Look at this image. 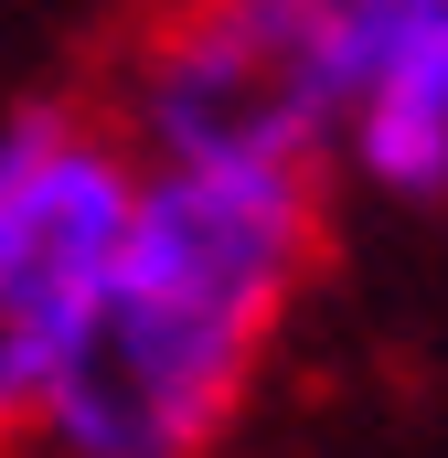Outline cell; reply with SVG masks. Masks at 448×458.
Wrapping results in <instances>:
<instances>
[{
    "label": "cell",
    "instance_id": "6da1fadb",
    "mask_svg": "<svg viewBox=\"0 0 448 458\" xmlns=\"http://www.w3.org/2000/svg\"><path fill=\"white\" fill-rule=\"evenodd\" d=\"M332 225L310 160H139L117 277L11 458H224Z\"/></svg>",
    "mask_w": 448,
    "mask_h": 458
},
{
    "label": "cell",
    "instance_id": "7a4b0ae2",
    "mask_svg": "<svg viewBox=\"0 0 448 458\" xmlns=\"http://www.w3.org/2000/svg\"><path fill=\"white\" fill-rule=\"evenodd\" d=\"M139 149L97 97L11 86L0 97V458L86 342L128 245Z\"/></svg>",
    "mask_w": 448,
    "mask_h": 458
},
{
    "label": "cell",
    "instance_id": "3957f363",
    "mask_svg": "<svg viewBox=\"0 0 448 458\" xmlns=\"http://www.w3.org/2000/svg\"><path fill=\"white\" fill-rule=\"evenodd\" d=\"M97 107L150 171L160 160H310L321 171V139H332L321 64L256 0H160L117 43Z\"/></svg>",
    "mask_w": 448,
    "mask_h": 458
},
{
    "label": "cell",
    "instance_id": "277c9868",
    "mask_svg": "<svg viewBox=\"0 0 448 458\" xmlns=\"http://www.w3.org/2000/svg\"><path fill=\"white\" fill-rule=\"evenodd\" d=\"M321 171L374 203H448V0H384L352 32Z\"/></svg>",
    "mask_w": 448,
    "mask_h": 458
},
{
    "label": "cell",
    "instance_id": "5b68a950",
    "mask_svg": "<svg viewBox=\"0 0 448 458\" xmlns=\"http://www.w3.org/2000/svg\"><path fill=\"white\" fill-rule=\"evenodd\" d=\"M256 11H267V21L321 64V86H341V54H352V32H363L384 0H256Z\"/></svg>",
    "mask_w": 448,
    "mask_h": 458
}]
</instances>
